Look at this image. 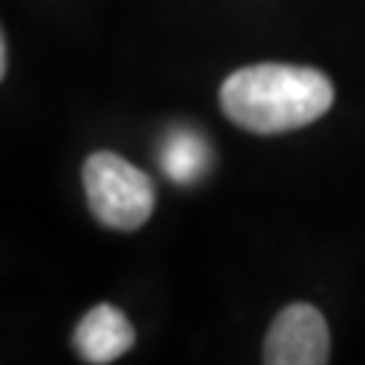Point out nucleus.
Wrapping results in <instances>:
<instances>
[{"instance_id": "obj_1", "label": "nucleus", "mask_w": 365, "mask_h": 365, "mask_svg": "<svg viewBox=\"0 0 365 365\" xmlns=\"http://www.w3.org/2000/svg\"><path fill=\"white\" fill-rule=\"evenodd\" d=\"M335 86L323 71L302 64H250L220 88L222 113L250 134H287L326 116Z\"/></svg>"}, {"instance_id": "obj_2", "label": "nucleus", "mask_w": 365, "mask_h": 365, "mask_svg": "<svg viewBox=\"0 0 365 365\" xmlns=\"http://www.w3.org/2000/svg\"><path fill=\"white\" fill-rule=\"evenodd\" d=\"M83 186L95 220L113 232H137L153 216L155 186L150 174L116 153L101 150L88 155L83 165Z\"/></svg>"}, {"instance_id": "obj_3", "label": "nucleus", "mask_w": 365, "mask_h": 365, "mask_svg": "<svg viewBox=\"0 0 365 365\" xmlns=\"http://www.w3.org/2000/svg\"><path fill=\"white\" fill-rule=\"evenodd\" d=\"M329 326L314 304L295 302L274 317L262 359L268 365H323L329 362Z\"/></svg>"}, {"instance_id": "obj_4", "label": "nucleus", "mask_w": 365, "mask_h": 365, "mask_svg": "<svg viewBox=\"0 0 365 365\" xmlns=\"http://www.w3.org/2000/svg\"><path fill=\"white\" fill-rule=\"evenodd\" d=\"M134 347V326L128 323L119 307L113 304H95L79 319L73 332V350L83 362L107 365L116 362L122 353Z\"/></svg>"}, {"instance_id": "obj_5", "label": "nucleus", "mask_w": 365, "mask_h": 365, "mask_svg": "<svg viewBox=\"0 0 365 365\" xmlns=\"http://www.w3.org/2000/svg\"><path fill=\"white\" fill-rule=\"evenodd\" d=\"M210 165V146L195 131H170L162 146V168L170 180L195 182Z\"/></svg>"}, {"instance_id": "obj_6", "label": "nucleus", "mask_w": 365, "mask_h": 365, "mask_svg": "<svg viewBox=\"0 0 365 365\" xmlns=\"http://www.w3.org/2000/svg\"><path fill=\"white\" fill-rule=\"evenodd\" d=\"M6 58L9 55H6V37H4L0 40V73H6Z\"/></svg>"}]
</instances>
